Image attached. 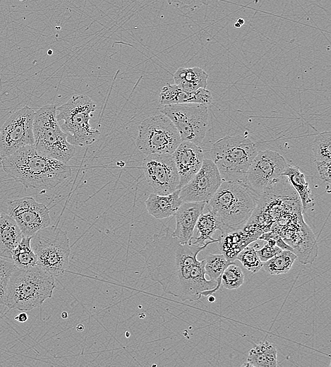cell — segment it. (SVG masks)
Listing matches in <instances>:
<instances>
[{
  "instance_id": "obj_26",
  "label": "cell",
  "mask_w": 331,
  "mask_h": 367,
  "mask_svg": "<svg viewBox=\"0 0 331 367\" xmlns=\"http://www.w3.org/2000/svg\"><path fill=\"white\" fill-rule=\"evenodd\" d=\"M31 236H23L13 249L11 261L16 267L28 269L38 265L37 257L30 246Z\"/></svg>"
},
{
  "instance_id": "obj_40",
  "label": "cell",
  "mask_w": 331,
  "mask_h": 367,
  "mask_svg": "<svg viewBox=\"0 0 331 367\" xmlns=\"http://www.w3.org/2000/svg\"><path fill=\"white\" fill-rule=\"evenodd\" d=\"M237 23L241 26L243 24L244 20L242 18H239Z\"/></svg>"
},
{
  "instance_id": "obj_37",
  "label": "cell",
  "mask_w": 331,
  "mask_h": 367,
  "mask_svg": "<svg viewBox=\"0 0 331 367\" xmlns=\"http://www.w3.org/2000/svg\"><path fill=\"white\" fill-rule=\"evenodd\" d=\"M207 301L210 303L215 301V297L212 294L207 296Z\"/></svg>"
},
{
  "instance_id": "obj_24",
  "label": "cell",
  "mask_w": 331,
  "mask_h": 367,
  "mask_svg": "<svg viewBox=\"0 0 331 367\" xmlns=\"http://www.w3.org/2000/svg\"><path fill=\"white\" fill-rule=\"evenodd\" d=\"M277 351L268 341L262 342L251 349L247 361L243 365L252 367H275L277 366Z\"/></svg>"
},
{
  "instance_id": "obj_30",
  "label": "cell",
  "mask_w": 331,
  "mask_h": 367,
  "mask_svg": "<svg viewBox=\"0 0 331 367\" xmlns=\"http://www.w3.org/2000/svg\"><path fill=\"white\" fill-rule=\"evenodd\" d=\"M259 245L255 243L254 246H246L237 255L236 260H238L245 269L252 273L258 272L263 266V262L260 260L257 249Z\"/></svg>"
},
{
  "instance_id": "obj_15",
  "label": "cell",
  "mask_w": 331,
  "mask_h": 367,
  "mask_svg": "<svg viewBox=\"0 0 331 367\" xmlns=\"http://www.w3.org/2000/svg\"><path fill=\"white\" fill-rule=\"evenodd\" d=\"M222 180L215 163L204 159L199 171L180 188L179 195L183 202L208 203Z\"/></svg>"
},
{
  "instance_id": "obj_6",
  "label": "cell",
  "mask_w": 331,
  "mask_h": 367,
  "mask_svg": "<svg viewBox=\"0 0 331 367\" xmlns=\"http://www.w3.org/2000/svg\"><path fill=\"white\" fill-rule=\"evenodd\" d=\"M96 108L92 99L84 94L72 95L66 103L56 107V120L69 143L85 146L96 141L100 131L90 124Z\"/></svg>"
},
{
  "instance_id": "obj_25",
  "label": "cell",
  "mask_w": 331,
  "mask_h": 367,
  "mask_svg": "<svg viewBox=\"0 0 331 367\" xmlns=\"http://www.w3.org/2000/svg\"><path fill=\"white\" fill-rule=\"evenodd\" d=\"M195 227L199 236L197 237L193 236L189 242L200 246L210 241L214 243L217 242V239H215L212 236L216 230H220V224L216 215L211 210L208 208L207 212L200 214Z\"/></svg>"
},
{
  "instance_id": "obj_39",
  "label": "cell",
  "mask_w": 331,
  "mask_h": 367,
  "mask_svg": "<svg viewBox=\"0 0 331 367\" xmlns=\"http://www.w3.org/2000/svg\"><path fill=\"white\" fill-rule=\"evenodd\" d=\"M62 318L66 319L68 318V313L66 311H63L61 314Z\"/></svg>"
},
{
  "instance_id": "obj_14",
  "label": "cell",
  "mask_w": 331,
  "mask_h": 367,
  "mask_svg": "<svg viewBox=\"0 0 331 367\" xmlns=\"http://www.w3.org/2000/svg\"><path fill=\"white\" fill-rule=\"evenodd\" d=\"M142 168L154 193L167 195L179 189V176L171 155H148L143 160Z\"/></svg>"
},
{
  "instance_id": "obj_16",
  "label": "cell",
  "mask_w": 331,
  "mask_h": 367,
  "mask_svg": "<svg viewBox=\"0 0 331 367\" xmlns=\"http://www.w3.org/2000/svg\"><path fill=\"white\" fill-rule=\"evenodd\" d=\"M179 176L181 188L188 183L200 169L204 154L200 145L189 141H181L171 154Z\"/></svg>"
},
{
  "instance_id": "obj_17",
  "label": "cell",
  "mask_w": 331,
  "mask_h": 367,
  "mask_svg": "<svg viewBox=\"0 0 331 367\" xmlns=\"http://www.w3.org/2000/svg\"><path fill=\"white\" fill-rule=\"evenodd\" d=\"M205 202H183L176 213V227L171 236L181 244L189 242L193 236L198 219L203 212Z\"/></svg>"
},
{
  "instance_id": "obj_29",
  "label": "cell",
  "mask_w": 331,
  "mask_h": 367,
  "mask_svg": "<svg viewBox=\"0 0 331 367\" xmlns=\"http://www.w3.org/2000/svg\"><path fill=\"white\" fill-rule=\"evenodd\" d=\"M315 161H331V133L324 131L318 134L312 143Z\"/></svg>"
},
{
  "instance_id": "obj_11",
  "label": "cell",
  "mask_w": 331,
  "mask_h": 367,
  "mask_svg": "<svg viewBox=\"0 0 331 367\" xmlns=\"http://www.w3.org/2000/svg\"><path fill=\"white\" fill-rule=\"evenodd\" d=\"M35 110L28 106L14 112L0 127V160L18 150L34 145Z\"/></svg>"
},
{
  "instance_id": "obj_32",
  "label": "cell",
  "mask_w": 331,
  "mask_h": 367,
  "mask_svg": "<svg viewBox=\"0 0 331 367\" xmlns=\"http://www.w3.org/2000/svg\"><path fill=\"white\" fill-rule=\"evenodd\" d=\"M14 267L10 260L0 257V305L5 303L7 284Z\"/></svg>"
},
{
  "instance_id": "obj_33",
  "label": "cell",
  "mask_w": 331,
  "mask_h": 367,
  "mask_svg": "<svg viewBox=\"0 0 331 367\" xmlns=\"http://www.w3.org/2000/svg\"><path fill=\"white\" fill-rule=\"evenodd\" d=\"M210 0H167L169 4L180 8L193 11L203 5H207Z\"/></svg>"
},
{
  "instance_id": "obj_22",
  "label": "cell",
  "mask_w": 331,
  "mask_h": 367,
  "mask_svg": "<svg viewBox=\"0 0 331 367\" xmlns=\"http://www.w3.org/2000/svg\"><path fill=\"white\" fill-rule=\"evenodd\" d=\"M173 77L174 84L188 92L207 88L208 75L199 67H180Z\"/></svg>"
},
{
  "instance_id": "obj_36",
  "label": "cell",
  "mask_w": 331,
  "mask_h": 367,
  "mask_svg": "<svg viewBox=\"0 0 331 367\" xmlns=\"http://www.w3.org/2000/svg\"><path fill=\"white\" fill-rule=\"evenodd\" d=\"M14 319L19 323H25L28 320V315L25 312H21L16 315Z\"/></svg>"
},
{
  "instance_id": "obj_13",
  "label": "cell",
  "mask_w": 331,
  "mask_h": 367,
  "mask_svg": "<svg viewBox=\"0 0 331 367\" xmlns=\"http://www.w3.org/2000/svg\"><path fill=\"white\" fill-rule=\"evenodd\" d=\"M7 212L25 236H32L40 229L51 224L49 208L32 197L25 196L8 201Z\"/></svg>"
},
{
  "instance_id": "obj_3",
  "label": "cell",
  "mask_w": 331,
  "mask_h": 367,
  "mask_svg": "<svg viewBox=\"0 0 331 367\" xmlns=\"http://www.w3.org/2000/svg\"><path fill=\"white\" fill-rule=\"evenodd\" d=\"M258 197L242 181H222L207 203L219 222L221 234L241 229L254 213Z\"/></svg>"
},
{
  "instance_id": "obj_5",
  "label": "cell",
  "mask_w": 331,
  "mask_h": 367,
  "mask_svg": "<svg viewBox=\"0 0 331 367\" xmlns=\"http://www.w3.org/2000/svg\"><path fill=\"white\" fill-rule=\"evenodd\" d=\"M257 145L240 135L226 136L215 142L210 150L222 181H244L246 173L258 153Z\"/></svg>"
},
{
  "instance_id": "obj_41",
  "label": "cell",
  "mask_w": 331,
  "mask_h": 367,
  "mask_svg": "<svg viewBox=\"0 0 331 367\" xmlns=\"http://www.w3.org/2000/svg\"><path fill=\"white\" fill-rule=\"evenodd\" d=\"M234 27H236V28H239L241 27V25L236 22L235 24H234Z\"/></svg>"
},
{
  "instance_id": "obj_7",
  "label": "cell",
  "mask_w": 331,
  "mask_h": 367,
  "mask_svg": "<svg viewBox=\"0 0 331 367\" xmlns=\"http://www.w3.org/2000/svg\"><path fill=\"white\" fill-rule=\"evenodd\" d=\"M56 106L47 104L35 112L33 137L35 148L40 153L67 164L76 148L69 143L56 116Z\"/></svg>"
},
{
  "instance_id": "obj_19",
  "label": "cell",
  "mask_w": 331,
  "mask_h": 367,
  "mask_svg": "<svg viewBox=\"0 0 331 367\" xmlns=\"http://www.w3.org/2000/svg\"><path fill=\"white\" fill-rule=\"evenodd\" d=\"M180 188L167 195L150 194L145 206L150 215L157 219L174 216L183 201L179 195Z\"/></svg>"
},
{
  "instance_id": "obj_9",
  "label": "cell",
  "mask_w": 331,
  "mask_h": 367,
  "mask_svg": "<svg viewBox=\"0 0 331 367\" xmlns=\"http://www.w3.org/2000/svg\"><path fill=\"white\" fill-rule=\"evenodd\" d=\"M181 142L176 128L163 113L145 119L138 126L137 148L146 155H171Z\"/></svg>"
},
{
  "instance_id": "obj_38",
  "label": "cell",
  "mask_w": 331,
  "mask_h": 367,
  "mask_svg": "<svg viewBox=\"0 0 331 367\" xmlns=\"http://www.w3.org/2000/svg\"><path fill=\"white\" fill-rule=\"evenodd\" d=\"M76 330L80 332L84 330V326L82 324H79L76 326Z\"/></svg>"
},
{
  "instance_id": "obj_27",
  "label": "cell",
  "mask_w": 331,
  "mask_h": 367,
  "mask_svg": "<svg viewBox=\"0 0 331 367\" xmlns=\"http://www.w3.org/2000/svg\"><path fill=\"white\" fill-rule=\"evenodd\" d=\"M297 259L295 253L289 250H282L270 260L263 262L262 268L270 275L285 274L292 267Z\"/></svg>"
},
{
  "instance_id": "obj_35",
  "label": "cell",
  "mask_w": 331,
  "mask_h": 367,
  "mask_svg": "<svg viewBox=\"0 0 331 367\" xmlns=\"http://www.w3.org/2000/svg\"><path fill=\"white\" fill-rule=\"evenodd\" d=\"M315 164L320 178L328 184L330 183V162L315 161Z\"/></svg>"
},
{
  "instance_id": "obj_4",
  "label": "cell",
  "mask_w": 331,
  "mask_h": 367,
  "mask_svg": "<svg viewBox=\"0 0 331 367\" xmlns=\"http://www.w3.org/2000/svg\"><path fill=\"white\" fill-rule=\"evenodd\" d=\"M55 277L40 265L14 267L9 278L4 305L10 309L31 311L52 296Z\"/></svg>"
},
{
  "instance_id": "obj_1",
  "label": "cell",
  "mask_w": 331,
  "mask_h": 367,
  "mask_svg": "<svg viewBox=\"0 0 331 367\" xmlns=\"http://www.w3.org/2000/svg\"><path fill=\"white\" fill-rule=\"evenodd\" d=\"M212 243L181 244L167 231L148 243L140 253L149 277L159 283L165 293L193 301L212 294L220 287L217 281L206 279L205 260L197 258Z\"/></svg>"
},
{
  "instance_id": "obj_31",
  "label": "cell",
  "mask_w": 331,
  "mask_h": 367,
  "mask_svg": "<svg viewBox=\"0 0 331 367\" xmlns=\"http://www.w3.org/2000/svg\"><path fill=\"white\" fill-rule=\"evenodd\" d=\"M244 278L242 269L231 263L224 269L221 275V285L227 289H236L243 284Z\"/></svg>"
},
{
  "instance_id": "obj_12",
  "label": "cell",
  "mask_w": 331,
  "mask_h": 367,
  "mask_svg": "<svg viewBox=\"0 0 331 367\" xmlns=\"http://www.w3.org/2000/svg\"><path fill=\"white\" fill-rule=\"evenodd\" d=\"M288 165L284 157L277 151H258L246 173L243 183L260 195L282 176Z\"/></svg>"
},
{
  "instance_id": "obj_23",
  "label": "cell",
  "mask_w": 331,
  "mask_h": 367,
  "mask_svg": "<svg viewBox=\"0 0 331 367\" xmlns=\"http://www.w3.org/2000/svg\"><path fill=\"white\" fill-rule=\"evenodd\" d=\"M282 176L287 179L289 182L297 192L302 205L303 212L312 208L314 205V199L312 198L311 191L309 188L305 175L300 169L296 166L288 165Z\"/></svg>"
},
{
  "instance_id": "obj_2",
  "label": "cell",
  "mask_w": 331,
  "mask_h": 367,
  "mask_svg": "<svg viewBox=\"0 0 331 367\" xmlns=\"http://www.w3.org/2000/svg\"><path fill=\"white\" fill-rule=\"evenodd\" d=\"M0 162L4 172L25 188L49 189L71 175L69 165L40 153L33 145L18 150Z\"/></svg>"
},
{
  "instance_id": "obj_8",
  "label": "cell",
  "mask_w": 331,
  "mask_h": 367,
  "mask_svg": "<svg viewBox=\"0 0 331 367\" xmlns=\"http://www.w3.org/2000/svg\"><path fill=\"white\" fill-rule=\"evenodd\" d=\"M30 246L38 265L54 277L67 270L71 248L66 231L51 225L42 228L31 236Z\"/></svg>"
},
{
  "instance_id": "obj_20",
  "label": "cell",
  "mask_w": 331,
  "mask_h": 367,
  "mask_svg": "<svg viewBox=\"0 0 331 367\" xmlns=\"http://www.w3.org/2000/svg\"><path fill=\"white\" fill-rule=\"evenodd\" d=\"M257 239L248 229L243 227L241 229L221 234L217 239L219 248L227 260L234 263L238 253L251 242Z\"/></svg>"
},
{
  "instance_id": "obj_10",
  "label": "cell",
  "mask_w": 331,
  "mask_h": 367,
  "mask_svg": "<svg viewBox=\"0 0 331 367\" xmlns=\"http://www.w3.org/2000/svg\"><path fill=\"white\" fill-rule=\"evenodd\" d=\"M161 112L172 121L181 141L201 145L208 125L207 105L198 103L164 105Z\"/></svg>"
},
{
  "instance_id": "obj_21",
  "label": "cell",
  "mask_w": 331,
  "mask_h": 367,
  "mask_svg": "<svg viewBox=\"0 0 331 367\" xmlns=\"http://www.w3.org/2000/svg\"><path fill=\"white\" fill-rule=\"evenodd\" d=\"M22 236L14 219L8 214L0 212V257L11 260L13 251Z\"/></svg>"
},
{
  "instance_id": "obj_34",
  "label": "cell",
  "mask_w": 331,
  "mask_h": 367,
  "mask_svg": "<svg viewBox=\"0 0 331 367\" xmlns=\"http://www.w3.org/2000/svg\"><path fill=\"white\" fill-rule=\"evenodd\" d=\"M282 251L277 246L267 243L262 248H258L256 252L260 260L263 263L270 260Z\"/></svg>"
},
{
  "instance_id": "obj_18",
  "label": "cell",
  "mask_w": 331,
  "mask_h": 367,
  "mask_svg": "<svg viewBox=\"0 0 331 367\" xmlns=\"http://www.w3.org/2000/svg\"><path fill=\"white\" fill-rule=\"evenodd\" d=\"M212 102L211 92L206 88L194 92L186 91L176 85L167 83L160 93V103L169 105L183 103H198L209 105Z\"/></svg>"
},
{
  "instance_id": "obj_28",
  "label": "cell",
  "mask_w": 331,
  "mask_h": 367,
  "mask_svg": "<svg viewBox=\"0 0 331 367\" xmlns=\"http://www.w3.org/2000/svg\"><path fill=\"white\" fill-rule=\"evenodd\" d=\"M204 260L205 275L211 279L217 281L221 286V275L224 269L231 263L227 260L222 253H208Z\"/></svg>"
}]
</instances>
